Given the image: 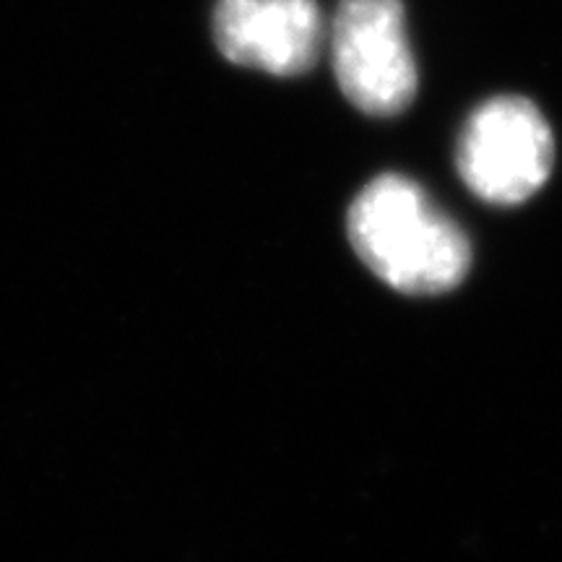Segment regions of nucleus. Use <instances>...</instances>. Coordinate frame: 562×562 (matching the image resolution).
I'll return each instance as SVG.
<instances>
[{
    "mask_svg": "<svg viewBox=\"0 0 562 562\" xmlns=\"http://www.w3.org/2000/svg\"><path fill=\"white\" fill-rule=\"evenodd\" d=\"M214 42L229 63L281 79L321 58L323 16L315 0H216Z\"/></svg>",
    "mask_w": 562,
    "mask_h": 562,
    "instance_id": "obj_4",
    "label": "nucleus"
},
{
    "mask_svg": "<svg viewBox=\"0 0 562 562\" xmlns=\"http://www.w3.org/2000/svg\"><path fill=\"white\" fill-rule=\"evenodd\" d=\"M554 167L550 123L531 100L492 97L463 123L456 170L490 206H518L544 188Z\"/></svg>",
    "mask_w": 562,
    "mask_h": 562,
    "instance_id": "obj_2",
    "label": "nucleus"
},
{
    "mask_svg": "<svg viewBox=\"0 0 562 562\" xmlns=\"http://www.w3.org/2000/svg\"><path fill=\"white\" fill-rule=\"evenodd\" d=\"M334 76L351 108L396 117L417 97V60L402 0H339L331 26Z\"/></svg>",
    "mask_w": 562,
    "mask_h": 562,
    "instance_id": "obj_3",
    "label": "nucleus"
},
{
    "mask_svg": "<svg viewBox=\"0 0 562 562\" xmlns=\"http://www.w3.org/2000/svg\"><path fill=\"white\" fill-rule=\"evenodd\" d=\"M357 258L404 294H446L472 269V243L419 182L383 172L357 193L347 211Z\"/></svg>",
    "mask_w": 562,
    "mask_h": 562,
    "instance_id": "obj_1",
    "label": "nucleus"
}]
</instances>
